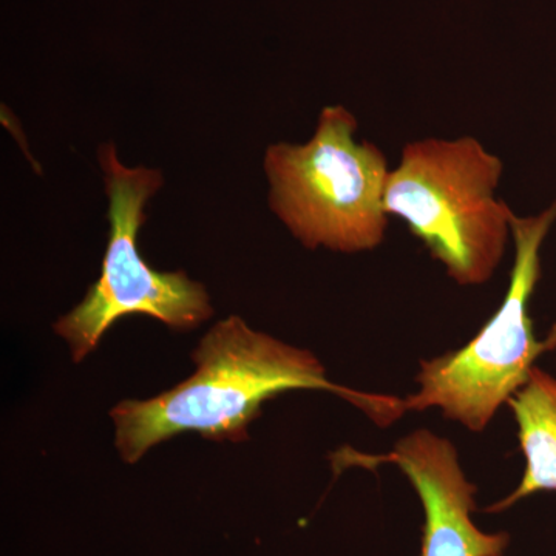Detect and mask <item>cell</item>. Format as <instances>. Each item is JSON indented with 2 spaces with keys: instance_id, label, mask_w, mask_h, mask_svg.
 I'll list each match as a JSON object with an SVG mask.
<instances>
[{
  "instance_id": "6da1fadb",
  "label": "cell",
  "mask_w": 556,
  "mask_h": 556,
  "mask_svg": "<svg viewBox=\"0 0 556 556\" xmlns=\"http://www.w3.org/2000/svg\"><path fill=\"white\" fill-rule=\"evenodd\" d=\"M192 358L197 371L185 382L110 412L124 463H138L150 448L189 431L212 441H244L262 405L289 390L331 391L382 427L402 416L401 399L332 383L311 351L254 331L237 316L218 321Z\"/></svg>"
},
{
  "instance_id": "7a4b0ae2",
  "label": "cell",
  "mask_w": 556,
  "mask_h": 556,
  "mask_svg": "<svg viewBox=\"0 0 556 556\" xmlns=\"http://www.w3.org/2000/svg\"><path fill=\"white\" fill-rule=\"evenodd\" d=\"M504 163L478 138H424L391 167L386 208L460 287L486 283L511 240L515 212L497 197Z\"/></svg>"
},
{
  "instance_id": "3957f363",
  "label": "cell",
  "mask_w": 556,
  "mask_h": 556,
  "mask_svg": "<svg viewBox=\"0 0 556 556\" xmlns=\"http://www.w3.org/2000/svg\"><path fill=\"white\" fill-rule=\"evenodd\" d=\"M357 129L345 105H328L308 142L266 149L269 206L306 249L358 254L386 240L391 167L379 146L357 141Z\"/></svg>"
},
{
  "instance_id": "277c9868",
  "label": "cell",
  "mask_w": 556,
  "mask_h": 556,
  "mask_svg": "<svg viewBox=\"0 0 556 556\" xmlns=\"http://www.w3.org/2000/svg\"><path fill=\"white\" fill-rule=\"evenodd\" d=\"M556 222V200L532 217L511 219L515 262L504 302L466 346L420 362L405 413L441 409L452 422L482 433L497 409L526 386L536 358L556 348V325L538 340L530 302L541 278V248Z\"/></svg>"
},
{
  "instance_id": "5b68a950",
  "label": "cell",
  "mask_w": 556,
  "mask_h": 556,
  "mask_svg": "<svg viewBox=\"0 0 556 556\" xmlns=\"http://www.w3.org/2000/svg\"><path fill=\"white\" fill-rule=\"evenodd\" d=\"M98 159L110 223L101 277L86 299L54 324L75 362L97 350L109 328L129 314H146L179 331L200 327L214 314L203 285L190 280L185 270L160 273L150 268L139 254L138 232L146 222V204L163 188L161 172L124 166L112 142L101 146Z\"/></svg>"
},
{
  "instance_id": "8992f818",
  "label": "cell",
  "mask_w": 556,
  "mask_h": 556,
  "mask_svg": "<svg viewBox=\"0 0 556 556\" xmlns=\"http://www.w3.org/2000/svg\"><path fill=\"white\" fill-rule=\"evenodd\" d=\"M358 463L394 464L415 486L426 514L422 556H503L510 536L486 533L471 519L478 486L460 466L453 442L427 428L412 431L388 455H357Z\"/></svg>"
},
{
  "instance_id": "52a82bcc",
  "label": "cell",
  "mask_w": 556,
  "mask_h": 556,
  "mask_svg": "<svg viewBox=\"0 0 556 556\" xmlns=\"http://www.w3.org/2000/svg\"><path fill=\"white\" fill-rule=\"evenodd\" d=\"M507 405L517 420L525 475L510 495L485 508L489 514H501L538 492L556 490V379L533 368Z\"/></svg>"
}]
</instances>
